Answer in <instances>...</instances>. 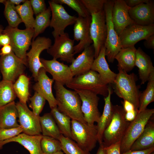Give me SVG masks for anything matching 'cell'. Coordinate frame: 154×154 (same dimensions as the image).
I'll return each instance as SVG.
<instances>
[{
	"label": "cell",
	"mask_w": 154,
	"mask_h": 154,
	"mask_svg": "<svg viewBox=\"0 0 154 154\" xmlns=\"http://www.w3.org/2000/svg\"><path fill=\"white\" fill-rule=\"evenodd\" d=\"M82 102L81 110L85 122L93 125L97 123L101 116L98 108L99 98L90 91L77 90Z\"/></svg>",
	"instance_id": "9a60e30c"
},
{
	"label": "cell",
	"mask_w": 154,
	"mask_h": 154,
	"mask_svg": "<svg viewBox=\"0 0 154 154\" xmlns=\"http://www.w3.org/2000/svg\"><path fill=\"white\" fill-rule=\"evenodd\" d=\"M149 154H154V151H153Z\"/></svg>",
	"instance_id": "91938a15"
},
{
	"label": "cell",
	"mask_w": 154,
	"mask_h": 154,
	"mask_svg": "<svg viewBox=\"0 0 154 154\" xmlns=\"http://www.w3.org/2000/svg\"><path fill=\"white\" fill-rule=\"evenodd\" d=\"M15 9L26 28H33L35 19L30 1L26 0L22 5L15 6Z\"/></svg>",
	"instance_id": "d6a6232c"
},
{
	"label": "cell",
	"mask_w": 154,
	"mask_h": 154,
	"mask_svg": "<svg viewBox=\"0 0 154 154\" xmlns=\"http://www.w3.org/2000/svg\"><path fill=\"white\" fill-rule=\"evenodd\" d=\"M138 113V110H133L125 112V117L126 120L129 122L133 121L136 117Z\"/></svg>",
	"instance_id": "681fc988"
},
{
	"label": "cell",
	"mask_w": 154,
	"mask_h": 154,
	"mask_svg": "<svg viewBox=\"0 0 154 154\" xmlns=\"http://www.w3.org/2000/svg\"><path fill=\"white\" fill-rule=\"evenodd\" d=\"M129 13L136 24L144 26L154 25V1L150 0L147 3L130 8Z\"/></svg>",
	"instance_id": "ffe728a7"
},
{
	"label": "cell",
	"mask_w": 154,
	"mask_h": 154,
	"mask_svg": "<svg viewBox=\"0 0 154 154\" xmlns=\"http://www.w3.org/2000/svg\"><path fill=\"white\" fill-rule=\"evenodd\" d=\"M2 33L9 36L10 44L15 54L27 65L26 53L31 45L34 35L33 28L21 30L8 26Z\"/></svg>",
	"instance_id": "5b68a950"
},
{
	"label": "cell",
	"mask_w": 154,
	"mask_h": 154,
	"mask_svg": "<svg viewBox=\"0 0 154 154\" xmlns=\"http://www.w3.org/2000/svg\"><path fill=\"white\" fill-rule=\"evenodd\" d=\"M30 79L24 74L20 76L13 84L15 93L19 101L27 103L30 95Z\"/></svg>",
	"instance_id": "1f68e13d"
},
{
	"label": "cell",
	"mask_w": 154,
	"mask_h": 154,
	"mask_svg": "<svg viewBox=\"0 0 154 154\" xmlns=\"http://www.w3.org/2000/svg\"><path fill=\"white\" fill-rule=\"evenodd\" d=\"M4 29L3 27L1 25H0V33L3 32Z\"/></svg>",
	"instance_id": "6f0895ef"
},
{
	"label": "cell",
	"mask_w": 154,
	"mask_h": 154,
	"mask_svg": "<svg viewBox=\"0 0 154 154\" xmlns=\"http://www.w3.org/2000/svg\"><path fill=\"white\" fill-rule=\"evenodd\" d=\"M52 45V41L49 38L38 37L33 40L31 48L26 53L27 65L36 82L39 70L44 66L40 61V55L44 50H47Z\"/></svg>",
	"instance_id": "4fadbf2b"
},
{
	"label": "cell",
	"mask_w": 154,
	"mask_h": 154,
	"mask_svg": "<svg viewBox=\"0 0 154 154\" xmlns=\"http://www.w3.org/2000/svg\"><path fill=\"white\" fill-rule=\"evenodd\" d=\"M16 106L22 133L30 135H42L40 116L35 115L31 111L27 103L19 101L16 103Z\"/></svg>",
	"instance_id": "5bb4252c"
},
{
	"label": "cell",
	"mask_w": 154,
	"mask_h": 154,
	"mask_svg": "<svg viewBox=\"0 0 154 154\" xmlns=\"http://www.w3.org/2000/svg\"><path fill=\"white\" fill-rule=\"evenodd\" d=\"M104 46L101 49L98 56L94 59L91 69L97 72L101 78L106 84H112L117 76L110 69L105 58Z\"/></svg>",
	"instance_id": "cb8c5ba5"
},
{
	"label": "cell",
	"mask_w": 154,
	"mask_h": 154,
	"mask_svg": "<svg viewBox=\"0 0 154 154\" xmlns=\"http://www.w3.org/2000/svg\"><path fill=\"white\" fill-rule=\"evenodd\" d=\"M145 47L149 49H154V34L146 38L143 42Z\"/></svg>",
	"instance_id": "bcb514c9"
},
{
	"label": "cell",
	"mask_w": 154,
	"mask_h": 154,
	"mask_svg": "<svg viewBox=\"0 0 154 154\" xmlns=\"http://www.w3.org/2000/svg\"><path fill=\"white\" fill-rule=\"evenodd\" d=\"M54 88L58 110L71 119L86 123L81 110V100L76 92L67 89L56 81L54 82Z\"/></svg>",
	"instance_id": "6da1fadb"
},
{
	"label": "cell",
	"mask_w": 154,
	"mask_h": 154,
	"mask_svg": "<svg viewBox=\"0 0 154 154\" xmlns=\"http://www.w3.org/2000/svg\"><path fill=\"white\" fill-rule=\"evenodd\" d=\"M150 0H124L126 5L130 8H132L142 3H146Z\"/></svg>",
	"instance_id": "7dc6e473"
},
{
	"label": "cell",
	"mask_w": 154,
	"mask_h": 154,
	"mask_svg": "<svg viewBox=\"0 0 154 154\" xmlns=\"http://www.w3.org/2000/svg\"><path fill=\"white\" fill-rule=\"evenodd\" d=\"M1 75H0V80L1 79Z\"/></svg>",
	"instance_id": "94428289"
},
{
	"label": "cell",
	"mask_w": 154,
	"mask_h": 154,
	"mask_svg": "<svg viewBox=\"0 0 154 154\" xmlns=\"http://www.w3.org/2000/svg\"><path fill=\"white\" fill-rule=\"evenodd\" d=\"M40 61L46 72L52 76L54 81L66 85L74 77L69 66L58 61L57 59L47 60L40 58Z\"/></svg>",
	"instance_id": "ac0fdd59"
},
{
	"label": "cell",
	"mask_w": 154,
	"mask_h": 154,
	"mask_svg": "<svg viewBox=\"0 0 154 154\" xmlns=\"http://www.w3.org/2000/svg\"><path fill=\"white\" fill-rule=\"evenodd\" d=\"M58 140L61 143L62 151L65 154H90V152L82 149L73 140L62 134Z\"/></svg>",
	"instance_id": "8d00e7d4"
},
{
	"label": "cell",
	"mask_w": 154,
	"mask_h": 154,
	"mask_svg": "<svg viewBox=\"0 0 154 154\" xmlns=\"http://www.w3.org/2000/svg\"><path fill=\"white\" fill-rule=\"evenodd\" d=\"M54 80L48 77L44 68H40L38 72L36 82L33 88L35 92L41 94L46 100L52 109L57 107V102L52 92V86Z\"/></svg>",
	"instance_id": "44dd1931"
},
{
	"label": "cell",
	"mask_w": 154,
	"mask_h": 154,
	"mask_svg": "<svg viewBox=\"0 0 154 154\" xmlns=\"http://www.w3.org/2000/svg\"><path fill=\"white\" fill-rule=\"evenodd\" d=\"M5 0H0V3H4Z\"/></svg>",
	"instance_id": "680465c9"
},
{
	"label": "cell",
	"mask_w": 154,
	"mask_h": 154,
	"mask_svg": "<svg viewBox=\"0 0 154 154\" xmlns=\"http://www.w3.org/2000/svg\"><path fill=\"white\" fill-rule=\"evenodd\" d=\"M48 2L52 14L50 26L53 29L52 34L55 38L64 33L67 27L74 24L77 17L69 15L62 5L53 0Z\"/></svg>",
	"instance_id": "9c48e42d"
},
{
	"label": "cell",
	"mask_w": 154,
	"mask_h": 154,
	"mask_svg": "<svg viewBox=\"0 0 154 154\" xmlns=\"http://www.w3.org/2000/svg\"><path fill=\"white\" fill-rule=\"evenodd\" d=\"M40 121L43 136L51 137L58 140L61 134L50 113L45 114L40 116Z\"/></svg>",
	"instance_id": "f546056e"
},
{
	"label": "cell",
	"mask_w": 154,
	"mask_h": 154,
	"mask_svg": "<svg viewBox=\"0 0 154 154\" xmlns=\"http://www.w3.org/2000/svg\"><path fill=\"white\" fill-rule=\"evenodd\" d=\"M130 8L124 0H114L112 19L115 30L119 36L127 27L134 23L129 15Z\"/></svg>",
	"instance_id": "d6986e66"
},
{
	"label": "cell",
	"mask_w": 154,
	"mask_h": 154,
	"mask_svg": "<svg viewBox=\"0 0 154 154\" xmlns=\"http://www.w3.org/2000/svg\"><path fill=\"white\" fill-rule=\"evenodd\" d=\"M153 116L147 122L142 133L131 145L130 150H143L154 147V120Z\"/></svg>",
	"instance_id": "4316f807"
},
{
	"label": "cell",
	"mask_w": 154,
	"mask_h": 154,
	"mask_svg": "<svg viewBox=\"0 0 154 154\" xmlns=\"http://www.w3.org/2000/svg\"><path fill=\"white\" fill-rule=\"evenodd\" d=\"M154 151V147L147 149L138 150H129L121 154H149Z\"/></svg>",
	"instance_id": "c3c4849f"
},
{
	"label": "cell",
	"mask_w": 154,
	"mask_h": 154,
	"mask_svg": "<svg viewBox=\"0 0 154 154\" xmlns=\"http://www.w3.org/2000/svg\"><path fill=\"white\" fill-rule=\"evenodd\" d=\"M30 101L29 106L35 115L39 116L45 104L46 100L40 93L35 92L34 94L29 98Z\"/></svg>",
	"instance_id": "60d3db41"
},
{
	"label": "cell",
	"mask_w": 154,
	"mask_h": 154,
	"mask_svg": "<svg viewBox=\"0 0 154 154\" xmlns=\"http://www.w3.org/2000/svg\"><path fill=\"white\" fill-rule=\"evenodd\" d=\"M107 0H80L91 15L104 10V5Z\"/></svg>",
	"instance_id": "b9f144b4"
},
{
	"label": "cell",
	"mask_w": 154,
	"mask_h": 154,
	"mask_svg": "<svg viewBox=\"0 0 154 154\" xmlns=\"http://www.w3.org/2000/svg\"><path fill=\"white\" fill-rule=\"evenodd\" d=\"M154 113V109L146 108L138 113L135 118L130 122L120 142L121 154L130 150L131 145L142 133Z\"/></svg>",
	"instance_id": "8992f818"
},
{
	"label": "cell",
	"mask_w": 154,
	"mask_h": 154,
	"mask_svg": "<svg viewBox=\"0 0 154 154\" xmlns=\"http://www.w3.org/2000/svg\"><path fill=\"white\" fill-rule=\"evenodd\" d=\"M18 114L15 101L0 108V128L9 129L20 126L17 122Z\"/></svg>",
	"instance_id": "83f0119b"
},
{
	"label": "cell",
	"mask_w": 154,
	"mask_h": 154,
	"mask_svg": "<svg viewBox=\"0 0 154 154\" xmlns=\"http://www.w3.org/2000/svg\"><path fill=\"white\" fill-rule=\"evenodd\" d=\"M105 147L103 143L100 144L96 154H107Z\"/></svg>",
	"instance_id": "db71d44e"
},
{
	"label": "cell",
	"mask_w": 154,
	"mask_h": 154,
	"mask_svg": "<svg viewBox=\"0 0 154 154\" xmlns=\"http://www.w3.org/2000/svg\"><path fill=\"white\" fill-rule=\"evenodd\" d=\"M121 103L123 104V108L125 112L131 111L136 109L134 105L131 102L126 100H123L121 101Z\"/></svg>",
	"instance_id": "816d5d0a"
},
{
	"label": "cell",
	"mask_w": 154,
	"mask_h": 154,
	"mask_svg": "<svg viewBox=\"0 0 154 154\" xmlns=\"http://www.w3.org/2000/svg\"><path fill=\"white\" fill-rule=\"evenodd\" d=\"M118 73L112 84L114 92L120 98L132 103L138 110L140 93L136 84L137 77L134 73L128 74L118 68Z\"/></svg>",
	"instance_id": "7a4b0ae2"
},
{
	"label": "cell",
	"mask_w": 154,
	"mask_h": 154,
	"mask_svg": "<svg viewBox=\"0 0 154 154\" xmlns=\"http://www.w3.org/2000/svg\"><path fill=\"white\" fill-rule=\"evenodd\" d=\"M95 59V52L93 44L86 47L82 53L74 59L69 67L74 77L91 69Z\"/></svg>",
	"instance_id": "7402d4cb"
},
{
	"label": "cell",
	"mask_w": 154,
	"mask_h": 154,
	"mask_svg": "<svg viewBox=\"0 0 154 154\" xmlns=\"http://www.w3.org/2000/svg\"><path fill=\"white\" fill-rule=\"evenodd\" d=\"M154 34V25L141 26L135 23L127 27L119 36L122 48L135 46L139 41Z\"/></svg>",
	"instance_id": "2e32d148"
},
{
	"label": "cell",
	"mask_w": 154,
	"mask_h": 154,
	"mask_svg": "<svg viewBox=\"0 0 154 154\" xmlns=\"http://www.w3.org/2000/svg\"><path fill=\"white\" fill-rule=\"evenodd\" d=\"M135 66L138 68L141 84H144L154 72V67L150 56L139 47L136 51Z\"/></svg>",
	"instance_id": "484cf974"
},
{
	"label": "cell",
	"mask_w": 154,
	"mask_h": 154,
	"mask_svg": "<svg viewBox=\"0 0 154 154\" xmlns=\"http://www.w3.org/2000/svg\"><path fill=\"white\" fill-rule=\"evenodd\" d=\"M50 154H64L62 151H60Z\"/></svg>",
	"instance_id": "9f6ffc18"
},
{
	"label": "cell",
	"mask_w": 154,
	"mask_h": 154,
	"mask_svg": "<svg viewBox=\"0 0 154 154\" xmlns=\"http://www.w3.org/2000/svg\"><path fill=\"white\" fill-rule=\"evenodd\" d=\"M40 145L44 154H50L62 151L59 140L49 136L42 135Z\"/></svg>",
	"instance_id": "f35d334b"
},
{
	"label": "cell",
	"mask_w": 154,
	"mask_h": 154,
	"mask_svg": "<svg viewBox=\"0 0 154 154\" xmlns=\"http://www.w3.org/2000/svg\"><path fill=\"white\" fill-rule=\"evenodd\" d=\"M66 86L75 91H90L104 97L107 96L108 94L109 85L103 82L97 72L91 70L74 77Z\"/></svg>",
	"instance_id": "3957f363"
},
{
	"label": "cell",
	"mask_w": 154,
	"mask_h": 154,
	"mask_svg": "<svg viewBox=\"0 0 154 154\" xmlns=\"http://www.w3.org/2000/svg\"><path fill=\"white\" fill-rule=\"evenodd\" d=\"M91 22V15L85 17L78 16L77 18L74 27V40L79 42L74 46L75 54L82 52L93 43L90 33Z\"/></svg>",
	"instance_id": "e0dca14e"
},
{
	"label": "cell",
	"mask_w": 154,
	"mask_h": 154,
	"mask_svg": "<svg viewBox=\"0 0 154 154\" xmlns=\"http://www.w3.org/2000/svg\"><path fill=\"white\" fill-rule=\"evenodd\" d=\"M27 65L13 51L8 55L0 56V71L3 80L14 83L20 76L24 74Z\"/></svg>",
	"instance_id": "30bf717a"
},
{
	"label": "cell",
	"mask_w": 154,
	"mask_h": 154,
	"mask_svg": "<svg viewBox=\"0 0 154 154\" xmlns=\"http://www.w3.org/2000/svg\"><path fill=\"white\" fill-rule=\"evenodd\" d=\"M125 115L122 106L113 105L112 119L102 136L103 143L106 147L121 141L130 122L126 120Z\"/></svg>",
	"instance_id": "277c9868"
},
{
	"label": "cell",
	"mask_w": 154,
	"mask_h": 154,
	"mask_svg": "<svg viewBox=\"0 0 154 154\" xmlns=\"http://www.w3.org/2000/svg\"><path fill=\"white\" fill-rule=\"evenodd\" d=\"M10 40L9 36L3 33H0V47L8 44H10Z\"/></svg>",
	"instance_id": "f907efd6"
},
{
	"label": "cell",
	"mask_w": 154,
	"mask_h": 154,
	"mask_svg": "<svg viewBox=\"0 0 154 154\" xmlns=\"http://www.w3.org/2000/svg\"><path fill=\"white\" fill-rule=\"evenodd\" d=\"M90 33L95 52V58L104 46L106 38L107 29L104 11L91 15Z\"/></svg>",
	"instance_id": "8fae6325"
},
{
	"label": "cell",
	"mask_w": 154,
	"mask_h": 154,
	"mask_svg": "<svg viewBox=\"0 0 154 154\" xmlns=\"http://www.w3.org/2000/svg\"><path fill=\"white\" fill-rule=\"evenodd\" d=\"M13 52L12 48L10 44L5 45L0 49V56H4L10 54Z\"/></svg>",
	"instance_id": "f5cc1de1"
},
{
	"label": "cell",
	"mask_w": 154,
	"mask_h": 154,
	"mask_svg": "<svg viewBox=\"0 0 154 154\" xmlns=\"http://www.w3.org/2000/svg\"><path fill=\"white\" fill-rule=\"evenodd\" d=\"M50 113L54 118L62 134L72 139L71 119L60 112L57 107L51 109Z\"/></svg>",
	"instance_id": "4dcf8cb0"
},
{
	"label": "cell",
	"mask_w": 154,
	"mask_h": 154,
	"mask_svg": "<svg viewBox=\"0 0 154 154\" xmlns=\"http://www.w3.org/2000/svg\"><path fill=\"white\" fill-rule=\"evenodd\" d=\"M55 3L66 5L75 11L78 16L84 17L90 15L80 0H53Z\"/></svg>",
	"instance_id": "ab89813d"
},
{
	"label": "cell",
	"mask_w": 154,
	"mask_h": 154,
	"mask_svg": "<svg viewBox=\"0 0 154 154\" xmlns=\"http://www.w3.org/2000/svg\"><path fill=\"white\" fill-rule=\"evenodd\" d=\"M74 40L69 37L68 34L64 33L54 38L53 45L47 50V52L53 58L68 63H71L74 59Z\"/></svg>",
	"instance_id": "7c38bea8"
},
{
	"label": "cell",
	"mask_w": 154,
	"mask_h": 154,
	"mask_svg": "<svg viewBox=\"0 0 154 154\" xmlns=\"http://www.w3.org/2000/svg\"><path fill=\"white\" fill-rule=\"evenodd\" d=\"M120 142L117 143L109 147H105L107 154H121Z\"/></svg>",
	"instance_id": "f6af8a7d"
},
{
	"label": "cell",
	"mask_w": 154,
	"mask_h": 154,
	"mask_svg": "<svg viewBox=\"0 0 154 154\" xmlns=\"http://www.w3.org/2000/svg\"><path fill=\"white\" fill-rule=\"evenodd\" d=\"M114 3V0H107L104 7L107 29L104 47L106 56L110 63L113 62L116 56L122 48L119 36L115 30L112 21V11Z\"/></svg>",
	"instance_id": "ba28073f"
},
{
	"label": "cell",
	"mask_w": 154,
	"mask_h": 154,
	"mask_svg": "<svg viewBox=\"0 0 154 154\" xmlns=\"http://www.w3.org/2000/svg\"><path fill=\"white\" fill-rule=\"evenodd\" d=\"M71 133L72 139L83 150L90 152L96 147L98 142L96 125L71 119Z\"/></svg>",
	"instance_id": "52a82bcc"
},
{
	"label": "cell",
	"mask_w": 154,
	"mask_h": 154,
	"mask_svg": "<svg viewBox=\"0 0 154 154\" xmlns=\"http://www.w3.org/2000/svg\"><path fill=\"white\" fill-rule=\"evenodd\" d=\"M26 0H7V1L9 3L16 6L20 5L21 3H24Z\"/></svg>",
	"instance_id": "11a10c76"
},
{
	"label": "cell",
	"mask_w": 154,
	"mask_h": 154,
	"mask_svg": "<svg viewBox=\"0 0 154 154\" xmlns=\"http://www.w3.org/2000/svg\"><path fill=\"white\" fill-rule=\"evenodd\" d=\"M51 14V10L49 7L43 12L36 16L33 27L34 35L33 40L50 26Z\"/></svg>",
	"instance_id": "e575fe53"
},
{
	"label": "cell",
	"mask_w": 154,
	"mask_h": 154,
	"mask_svg": "<svg viewBox=\"0 0 154 154\" xmlns=\"http://www.w3.org/2000/svg\"><path fill=\"white\" fill-rule=\"evenodd\" d=\"M31 4L34 13L36 16L46 9L44 0H30Z\"/></svg>",
	"instance_id": "ee69618b"
},
{
	"label": "cell",
	"mask_w": 154,
	"mask_h": 154,
	"mask_svg": "<svg viewBox=\"0 0 154 154\" xmlns=\"http://www.w3.org/2000/svg\"><path fill=\"white\" fill-rule=\"evenodd\" d=\"M22 131L20 126L17 127L9 129L0 128V141L17 136L22 133Z\"/></svg>",
	"instance_id": "7bdbcfd3"
},
{
	"label": "cell",
	"mask_w": 154,
	"mask_h": 154,
	"mask_svg": "<svg viewBox=\"0 0 154 154\" xmlns=\"http://www.w3.org/2000/svg\"><path fill=\"white\" fill-rule=\"evenodd\" d=\"M136 50L135 46L122 48L115 57L118 68L127 73L131 71L135 66Z\"/></svg>",
	"instance_id": "f1b7e54d"
},
{
	"label": "cell",
	"mask_w": 154,
	"mask_h": 154,
	"mask_svg": "<svg viewBox=\"0 0 154 154\" xmlns=\"http://www.w3.org/2000/svg\"><path fill=\"white\" fill-rule=\"evenodd\" d=\"M3 4L5 6L4 14L8 23V26L12 28H18L22 22L16 11L15 6L7 0H5Z\"/></svg>",
	"instance_id": "74e56055"
},
{
	"label": "cell",
	"mask_w": 154,
	"mask_h": 154,
	"mask_svg": "<svg viewBox=\"0 0 154 154\" xmlns=\"http://www.w3.org/2000/svg\"><path fill=\"white\" fill-rule=\"evenodd\" d=\"M145 89L140 93L138 113L147 108L150 103L154 101V72L151 75Z\"/></svg>",
	"instance_id": "836d02e7"
},
{
	"label": "cell",
	"mask_w": 154,
	"mask_h": 154,
	"mask_svg": "<svg viewBox=\"0 0 154 154\" xmlns=\"http://www.w3.org/2000/svg\"><path fill=\"white\" fill-rule=\"evenodd\" d=\"M112 90L109 85L108 94L104 97V106L102 114L101 115L96 125L97 129L98 142L99 144L103 143L102 136L103 133L110 123L113 115V105L111 100Z\"/></svg>",
	"instance_id": "d4e9b609"
},
{
	"label": "cell",
	"mask_w": 154,
	"mask_h": 154,
	"mask_svg": "<svg viewBox=\"0 0 154 154\" xmlns=\"http://www.w3.org/2000/svg\"><path fill=\"white\" fill-rule=\"evenodd\" d=\"M16 97L12 83L3 80L0 82V108L14 101Z\"/></svg>",
	"instance_id": "d590c367"
},
{
	"label": "cell",
	"mask_w": 154,
	"mask_h": 154,
	"mask_svg": "<svg viewBox=\"0 0 154 154\" xmlns=\"http://www.w3.org/2000/svg\"><path fill=\"white\" fill-rule=\"evenodd\" d=\"M42 136L39 135H30L23 133L14 137L0 141V150L5 144L11 142H15L23 146L30 154H44L40 145V141Z\"/></svg>",
	"instance_id": "603a6c76"
}]
</instances>
